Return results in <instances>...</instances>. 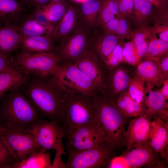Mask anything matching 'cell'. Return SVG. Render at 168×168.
Instances as JSON below:
<instances>
[{
	"mask_svg": "<svg viewBox=\"0 0 168 168\" xmlns=\"http://www.w3.org/2000/svg\"><path fill=\"white\" fill-rule=\"evenodd\" d=\"M20 86L28 99L43 116L60 123L64 90L53 75L47 77L28 75Z\"/></svg>",
	"mask_w": 168,
	"mask_h": 168,
	"instance_id": "1",
	"label": "cell"
},
{
	"mask_svg": "<svg viewBox=\"0 0 168 168\" xmlns=\"http://www.w3.org/2000/svg\"><path fill=\"white\" fill-rule=\"evenodd\" d=\"M44 118L20 86L8 91L0 98V124L6 129L30 130Z\"/></svg>",
	"mask_w": 168,
	"mask_h": 168,
	"instance_id": "2",
	"label": "cell"
},
{
	"mask_svg": "<svg viewBox=\"0 0 168 168\" xmlns=\"http://www.w3.org/2000/svg\"><path fill=\"white\" fill-rule=\"evenodd\" d=\"M93 109L96 123L108 143L115 149L123 143L127 117L107 94L94 96Z\"/></svg>",
	"mask_w": 168,
	"mask_h": 168,
	"instance_id": "3",
	"label": "cell"
},
{
	"mask_svg": "<svg viewBox=\"0 0 168 168\" xmlns=\"http://www.w3.org/2000/svg\"><path fill=\"white\" fill-rule=\"evenodd\" d=\"M93 100L94 96L64 90L59 122L63 130L64 138L80 126L96 122Z\"/></svg>",
	"mask_w": 168,
	"mask_h": 168,
	"instance_id": "4",
	"label": "cell"
},
{
	"mask_svg": "<svg viewBox=\"0 0 168 168\" xmlns=\"http://www.w3.org/2000/svg\"><path fill=\"white\" fill-rule=\"evenodd\" d=\"M12 62L28 75L47 77L53 75L61 62L54 53H35L17 50Z\"/></svg>",
	"mask_w": 168,
	"mask_h": 168,
	"instance_id": "5",
	"label": "cell"
},
{
	"mask_svg": "<svg viewBox=\"0 0 168 168\" xmlns=\"http://www.w3.org/2000/svg\"><path fill=\"white\" fill-rule=\"evenodd\" d=\"M68 92L94 96L100 93L87 76L75 64L61 63L53 75Z\"/></svg>",
	"mask_w": 168,
	"mask_h": 168,
	"instance_id": "6",
	"label": "cell"
},
{
	"mask_svg": "<svg viewBox=\"0 0 168 168\" xmlns=\"http://www.w3.org/2000/svg\"><path fill=\"white\" fill-rule=\"evenodd\" d=\"M94 30L80 23L67 39L56 47L55 53L60 56L61 63H73L83 54L89 49Z\"/></svg>",
	"mask_w": 168,
	"mask_h": 168,
	"instance_id": "7",
	"label": "cell"
},
{
	"mask_svg": "<svg viewBox=\"0 0 168 168\" xmlns=\"http://www.w3.org/2000/svg\"><path fill=\"white\" fill-rule=\"evenodd\" d=\"M64 138L66 139L65 148L67 151L83 150L104 146L112 147L103 136L96 122L76 128Z\"/></svg>",
	"mask_w": 168,
	"mask_h": 168,
	"instance_id": "8",
	"label": "cell"
},
{
	"mask_svg": "<svg viewBox=\"0 0 168 168\" xmlns=\"http://www.w3.org/2000/svg\"><path fill=\"white\" fill-rule=\"evenodd\" d=\"M114 150L109 146L80 151L67 150V168H97L106 167Z\"/></svg>",
	"mask_w": 168,
	"mask_h": 168,
	"instance_id": "9",
	"label": "cell"
},
{
	"mask_svg": "<svg viewBox=\"0 0 168 168\" xmlns=\"http://www.w3.org/2000/svg\"><path fill=\"white\" fill-rule=\"evenodd\" d=\"M41 150H55L66 154L63 140L64 133L60 124L52 120L42 119L30 130Z\"/></svg>",
	"mask_w": 168,
	"mask_h": 168,
	"instance_id": "10",
	"label": "cell"
},
{
	"mask_svg": "<svg viewBox=\"0 0 168 168\" xmlns=\"http://www.w3.org/2000/svg\"><path fill=\"white\" fill-rule=\"evenodd\" d=\"M10 148L16 161H19L41 148L30 130H5L0 133Z\"/></svg>",
	"mask_w": 168,
	"mask_h": 168,
	"instance_id": "11",
	"label": "cell"
},
{
	"mask_svg": "<svg viewBox=\"0 0 168 168\" xmlns=\"http://www.w3.org/2000/svg\"><path fill=\"white\" fill-rule=\"evenodd\" d=\"M73 63L87 76L100 93L107 94V74L98 58L91 50L88 49Z\"/></svg>",
	"mask_w": 168,
	"mask_h": 168,
	"instance_id": "12",
	"label": "cell"
},
{
	"mask_svg": "<svg viewBox=\"0 0 168 168\" xmlns=\"http://www.w3.org/2000/svg\"><path fill=\"white\" fill-rule=\"evenodd\" d=\"M150 126V119L143 114L129 121L123 136L127 151L149 144Z\"/></svg>",
	"mask_w": 168,
	"mask_h": 168,
	"instance_id": "13",
	"label": "cell"
},
{
	"mask_svg": "<svg viewBox=\"0 0 168 168\" xmlns=\"http://www.w3.org/2000/svg\"><path fill=\"white\" fill-rule=\"evenodd\" d=\"M16 28L24 36L51 35L54 29L46 19L42 9L32 11Z\"/></svg>",
	"mask_w": 168,
	"mask_h": 168,
	"instance_id": "14",
	"label": "cell"
},
{
	"mask_svg": "<svg viewBox=\"0 0 168 168\" xmlns=\"http://www.w3.org/2000/svg\"><path fill=\"white\" fill-rule=\"evenodd\" d=\"M123 39L119 36L106 33L99 28H96L91 39L89 49L102 63Z\"/></svg>",
	"mask_w": 168,
	"mask_h": 168,
	"instance_id": "15",
	"label": "cell"
},
{
	"mask_svg": "<svg viewBox=\"0 0 168 168\" xmlns=\"http://www.w3.org/2000/svg\"><path fill=\"white\" fill-rule=\"evenodd\" d=\"M80 23L77 5L68 3L65 14L54 27L51 35L55 45L57 44L58 46L64 41Z\"/></svg>",
	"mask_w": 168,
	"mask_h": 168,
	"instance_id": "16",
	"label": "cell"
},
{
	"mask_svg": "<svg viewBox=\"0 0 168 168\" xmlns=\"http://www.w3.org/2000/svg\"><path fill=\"white\" fill-rule=\"evenodd\" d=\"M30 12L19 0H0V25L16 27Z\"/></svg>",
	"mask_w": 168,
	"mask_h": 168,
	"instance_id": "17",
	"label": "cell"
},
{
	"mask_svg": "<svg viewBox=\"0 0 168 168\" xmlns=\"http://www.w3.org/2000/svg\"><path fill=\"white\" fill-rule=\"evenodd\" d=\"M136 76L152 87L162 84L167 79L160 66L158 59H145L138 63Z\"/></svg>",
	"mask_w": 168,
	"mask_h": 168,
	"instance_id": "18",
	"label": "cell"
},
{
	"mask_svg": "<svg viewBox=\"0 0 168 168\" xmlns=\"http://www.w3.org/2000/svg\"><path fill=\"white\" fill-rule=\"evenodd\" d=\"M56 47L51 35L22 36L18 49L31 53H55Z\"/></svg>",
	"mask_w": 168,
	"mask_h": 168,
	"instance_id": "19",
	"label": "cell"
},
{
	"mask_svg": "<svg viewBox=\"0 0 168 168\" xmlns=\"http://www.w3.org/2000/svg\"><path fill=\"white\" fill-rule=\"evenodd\" d=\"M152 88L147 86L146 90L148 91V94L147 96L144 97V100L147 108L143 115L150 119L160 115V118L166 119L168 113L166 100L160 90L152 91Z\"/></svg>",
	"mask_w": 168,
	"mask_h": 168,
	"instance_id": "20",
	"label": "cell"
},
{
	"mask_svg": "<svg viewBox=\"0 0 168 168\" xmlns=\"http://www.w3.org/2000/svg\"><path fill=\"white\" fill-rule=\"evenodd\" d=\"M150 120L149 143L153 151L162 153L168 145V125L158 117Z\"/></svg>",
	"mask_w": 168,
	"mask_h": 168,
	"instance_id": "21",
	"label": "cell"
},
{
	"mask_svg": "<svg viewBox=\"0 0 168 168\" xmlns=\"http://www.w3.org/2000/svg\"><path fill=\"white\" fill-rule=\"evenodd\" d=\"M28 76L11 61L7 68L0 72V98L8 91L21 85Z\"/></svg>",
	"mask_w": 168,
	"mask_h": 168,
	"instance_id": "22",
	"label": "cell"
},
{
	"mask_svg": "<svg viewBox=\"0 0 168 168\" xmlns=\"http://www.w3.org/2000/svg\"><path fill=\"white\" fill-rule=\"evenodd\" d=\"M50 154L40 150L19 161L0 165V168H51Z\"/></svg>",
	"mask_w": 168,
	"mask_h": 168,
	"instance_id": "23",
	"label": "cell"
},
{
	"mask_svg": "<svg viewBox=\"0 0 168 168\" xmlns=\"http://www.w3.org/2000/svg\"><path fill=\"white\" fill-rule=\"evenodd\" d=\"M103 0H85L77 5L80 23L94 30Z\"/></svg>",
	"mask_w": 168,
	"mask_h": 168,
	"instance_id": "24",
	"label": "cell"
},
{
	"mask_svg": "<svg viewBox=\"0 0 168 168\" xmlns=\"http://www.w3.org/2000/svg\"><path fill=\"white\" fill-rule=\"evenodd\" d=\"M21 39V35L15 27L0 25V52L12 56L18 49Z\"/></svg>",
	"mask_w": 168,
	"mask_h": 168,
	"instance_id": "25",
	"label": "cell"
},
{
	"mask_svg": "<svg viewBox=\"0 0 168 168\" xmlns=\"http://www.w3.org/2000/svg\"><path fill=\"white\" fill-rule=\"evenodd\" d=\"M153 151L149 143L133 148L124 155L125 161L129 168H138L150 163L154 159Z\"/></svg>",
	"mask_w": 168,
	"mask_h": 168,
	"instance_id": "26",
	"label": "cell"
},
{
	"mask_svg": "<svg viewBox=\"0 0 168 168\" xmlns=\"http://www.w3.org/2000/svg\"><path fill=\"white\" fill-rule=\"evenodd\" d=\"M107 94L112 98L128 87L130 78L123 68L113 70L107 75Z\"/></svg>",
	"mask_w": 168,
	"mask_h": 168,
	"instance_id": "27",
	"label": "cell"
},
{
	"mask_svg": "<svg viewBox=\"0 0 168 168\" xmlns=\"http://www.w3.org/2000/svg\"><path fill=\"white\" fill-rule=\"evenodd\" d=\"M154 7L146 0H134V10L130 18L137 27L148 25L153 16Z\"/></svg>",
	"mask_w": 168,
	"mask_h": 168,
	"instance_id": "28",
	"label": "cell"
},
{
	"mask_svg": "<svg viewBox=\"0 0 168 168\" xmlns=\"http://www.w3.org/2000/svg\"><path fill=\"white\" fill-rule=\"evenodd\" d=\"M114 102L120 111L127 117L139 116L146 111L143 103H138L134 101L127 91L121 95Z\"/></svg>",
	"mask_w": 168,
	"mask_h": 168,
	"instance_id": "29",
	"label": "cell"
},
{
	"mask_svg": "<svg viewBox=\"0 0 168 168\" xmlns=\"http://www.w3.org/2000/svg\"><path fill=\"white\" fill-rule=\"evenodd\" d=\"M153 36L147 26L137 27L132 31L131 39L141 59L146 54Z\"/></svg>",
	"mask_w": 168,
	"mask_h": 168,
	"instance_id": "30",
	"label": "cell"
},
{
	"mask_svg": "<svg viewBox=\"0 0 168 168\" xmlns=\"http://www.w3.org/2000/svg\"><path fill=\"white\" fill-rule=\"evenodd\" d=\"M121 15L118 0H103L98 16L96 27L100 26Z\"/></svg>",
	"mask_w": 168,
	"mask_h": 168,
	"instance_id": "31",
	"label": "cell"
},
{
	"mask_svg": "<svg viewBox=\"0 0 168 168\" xmlns=\"http://www.w3.org/2000/svg\"><path fill=\"white\" fill-rule=\"evenodd\" d=\"M68 4L66 0H62L42 8L46 19L54 28L65 14Z\"/></svg>",
	"mask_w": 168,
	"mask_h": 168,
	"instance_id": "32",
	"label": "cell"
},
{
	"mask_svg": "<svg viewBox=\"0 0 168 168\" xmlns=\"http://www.w3.org/2000/svg\"><path fill=\"white\" fill-rule=\"evenodd\" d=\"M168 42L153 37L150 40L147 52L143 57L145 59H157L167 53Z\"/></svg>",
	"mask_w": 168,
	"mask_h": 168,
	"instance_id": "33",
	"label": "cell"
},
{
	"mask_svg": "<svg viewBox=\"0 0 168 168\" xmlns=\"http://www.w3.org/2000/svg\"><path fill=\"white\" fill-rule=\"evenodd\" d=\"M145 82L136 76L130 78L127 92L130 97L138 103H143L146 90Z\"/></svg>",
	"mask_w": 168,
	"mask_h": 168,
	"instance_id": "34",
	"label": "cell"
},
{
	"mask_svg": "<svg viewBox=\"0 0 168 168\" xmlns=\"http://www.w3.org/2000/svg\"><path fill=\"white\" fill-rule=\"evenodd\" d=\"M123 42L118 44L101 64L107 74L123 62Z\"/></svg>",
	"mask_w": 168,
	"mask_h": 168,
	"instance_id": "35",
	"label": "cell"
},
{
	"mask_svg": "<svg viewBox=\"0 0 168 168\" xmlns=\"http://www.w3.org/2000/svg\"><path fill=\"white\" fill-rule=\"evenodd\" d=\"M122 52L123 62L128 64L136 66L141 59L132 40L130 41L123 42Z\"/></svg>",
	"mask_w": 168,
	"mask_h": 168,
	"instance_id": "36",
	"label": "cell"
},
{
	"mask_svg": "<svg viewBox=\"0 0 168 168\" xmlns=\"http://www.w3.org/2000/svg\"><path fill=\"white\" fill-rule=\"evenodd\" d=\"M127 17L122 15L119 16L115 35L124 39H131L132 31L129 21Z\"/></svg>",
	"mask_w": 168,
	"mask_h": 168,
	"instance_id": "37",
	"label": "cell"
},
{
	"mask_svg": "<svg viewBox=\"0 0 168 168\" xmlns=\"http://www.w3.org/2000/svg\"><path fill=\"white\" fill-rule=\"evenodd\" d=\"M148 26L153 37L168 42V23H154L152 26Z\"/></svg>",
	"mask_w": 168,
	"mask_h": 168,
	"instance_id": "38",
	"label": "cell"
},
{
	"mask_svg": "<svg viewBox=\"0 0 168 168\" xmlns=\"http://www.w3.org/2000/svg\"><path fill=\"white\" fill-rule=\"evenodd\" d=\"M16 161L15 158L0 134V165Z\"/></svg>",
	"mask_w": 168,
	"mask_h": 168,
	"instance_id": "39",
	"label": "cell"
},
{
	"mask_svg": "<svg viewBox=\"0 0 168 168\" xmlns=\"http://www.w3.org/2000/svg\"><path fill=\"white\" fill-rule=\"evenodd\" d=\"M121 14L130 18L133 12L134 0H118Z\"/></svg>",
	"mask_w": 168,
	"mask_h": 168,
	"instance_id": "40",
	"label": "cell"
},
{
	"mask_svg": "<svg viewBox=\"0 0 168 168\" xmlns=\"http://www.w3.org/2000/svg\"><path fill=\"white\" fill-rule=\"evenodd\" d=\"M30 11L43 8L48 5L50 0H19Z\"/></svg>",
	"mask_w": 168,
	"mask_h": 168,
	"instance_id": "41",
	"label": "cell"
},
{
	"mask_svg": "<svg viewBox=\"0 0 168 168\" xmlns=\"http://www.w3.org/2000/svg\"><path fill=\"white\" fill-rule=\"evenodd\" d=\"M110 168H128L124 154L115 156H112L110 159L106 167Z\"/></svg>",
	"mask_w": 168,
	"mask_h": 168,
	"instance_id": "42",
	"label": "cell"
},
{
	"mask_svg": "<svg viewBox=\"0 0 168 168\" xmlns=\"http://www.w3.org/2000/svg\"><path fill=\"white\" fill-rule=\"evenodd\" d=\"M56 154L54 160L51 162V168H66V163L64 162L62 160V152L56 151Z\"/></svg>",
	"mask_w": 168,
	"mask_h": 168,
	"instance_id": "43",
	"label": "cell"
},
{
	"mask_svg": "<svg viewBox=\"0 0 168 168\" xmlns=\"http://www.w3.org/2000/svg\"><path fill=\"white\" fill-rule=\"evenodd\" d=\"M12 56L8 55L0 52V72L4 70L10 65L12 61Z\"/></svg>",
	"mask_w": 168,
	"mask_h": 168,
	"instance_id": "44",
	"label": "cell"
},
{
	"mask_svg": "<svg viewBox=\"0 0 168 168\" xmlns=\"http://www.w3.org/2000/svg\"><path fill=\"white\" fill-rule=\"evenodd\" d=\"M160 65L163 72L167 78L168 74V56L167 54L163 57L160 61L159 60Z\"/></svg>",
	"mask_w": 168,
	"mask_h": 168,
	"instance_id": "45",
	"label": "cell"
},
{
	"mask_svg": "<svg viewBox=\"0 0 168 168\" xmlns=\"http://www.w3.org/2000/svg\"><path fill=\"white\" fill-rule=\"evenodd\" d=\"M162 84V87L160 91L167 100L168 99V79L167 78L164 81Z\"/></svg>",
	"mask_w": 168,
	"mask_h": 168,
	"instance_id": "46",
	"label": "cell"
},
{
	"mask_svg": "<svg viewBox=\"0 0 168 168\" xmlns=\"http://www.w3.org/2000/svg\"><path fill=\"white\" fill-rule=\"evenodd\" d=\"M149 2L156 8L162 7L159 0H146Z\"/></svg>",
	"mask_w": 168,
	"mask_h": 168,
	"instance_id": "47",
	"label": "cell"
},
{
	"mask_svg": "<svg viewBox=\"0 0 168 168\" xmlns=\"http://www.w3.org/2000/svg\"><path fill=\"white\" fill-rule=\"evenodd\" d=\"M162 6H168V0H159Z\"/></svg>",
	"mask_w": 168,
	"mask_h": 168,
	"instance_id": "48",
	"label": "cell"
},
{
	"mask_svg": "<svg viewBox=\"0 0 168 168\" xmlns=\"http://www.w3.org/2000/svg\"><path fill=\"white\" fill-rule=\"evenodd\" d=\"M62 0H50L49 3L48 4V5H50L54 3H56L57 2H59L60 1H61Z\"/></svg>",
	"mask_w": 168,
	"mask_h": 168,
	"instance_id": "49",
	"label": "cell"
},
{
	"mask_svg": "<svg viewBox=\"0 0 168 168\" xmlns=\"http://www.w3.org/2000/svg\"><path fill=\"white\" fill-rule=\"evenodd\" d=\"M5 128L0 124V133L5 130Z\"/></svg>",
	"mask_w": 168,
	"mask_h": 168,
	"instance_id": "50",
	"label": "cell"
}]
</instances>
